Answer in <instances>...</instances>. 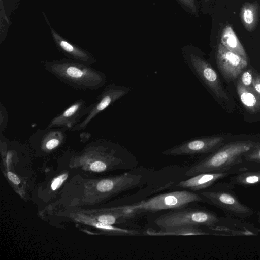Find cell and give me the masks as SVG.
Instances as JSON below:
<instances>
[{
    "instance_id": "obj_1",
    "label": "cell",
    "mask_w": 260,
    "mask_h": 260,
    "mask_svg": "<svg viewBox=\"0 0 260 260\" xmlns=\"http://www.w3.org/2000/svg\"><path fill=\"white\" fill-rule=\"evenodd\" d=\"M145 180L142 174L132 172L93 179L73 178L64 185L57 202L68 208L96 205L140 187Z\"/></svg>"
},
{
    "instance_id": "obj_2",
    "label": "cell",
    "mask_w": 260,
    "mask_h": 260,
    "mask_svg": "<svg viewBox=\"0 0 260 260\" xmlns=\"http://www.w3.org/2000/svg\"><path fill=\"white\" fill-rule=\"evenodd\" d=\"M70 166L93 173L129 169L137 165L135 157L120 144L109 140H96L71 157Z\"/></svg>"
},
{
    "instance_id": "obj_3",
    "label": "cell",
    "mask_w": 260,
    "mask_h": 260,
    "mask_svg": "<svg viewBox=\"0 0 260 260\" xmlns=\"http://www.w3.org/2000/svg\"><path fill=\"white\" fill-rule=\"evenodd\" d=\"M44 66L60 81L79 89H97L107 81L103 72L90 65L70 59L46 62Z\"/></svg>"
},
{
    "instance_id": "obj_4",
    "label": "cell",
    "mask_w": 260,
    "mask_h": 260,
    "mask_svg": "<svg viewBox=\"0 0 260 260\" xmlns=\"http://www.w3.org/2000/svg\"><path fill=\"white\" fill-rule=\"evenodd\" d=\"M259 146V142L247 140L229 143L194 164L185 175L190 177L201 173L229 171L233 166L242 162L245 154Z\"/></svg>"
},
{
    "instance_id": "obj_5",
    "label": "cell",
    "mask_w": 260,
    "mask_h": 260,
    "mask_svg": "<svg viewBox=\"0 0 260 260\" xmlns=\"http://www.w3.org/2000/svg\"><path fill=\"white\" fill-rule=\"evenodd\" d=\"M196 202H203L198 193L182 190L161 193L136 204L116 206L112 208L119 212L136 217L146 213L183 208Z\"/></svg>"
},
{
    "instance_id": "obj_6",
    "label": "cell",
    "mask_w": 260,
    "mask_h": 260,
    "mask_svg": "<svg viewBox=\"0 0 260 260\" xmlns=\"http://www.w3.org/2000/svg\"><path fill=\"white\" fill-rule=\"evenodd\" d=\"M185 207L171 210L160 215L154 220V224L160 228L191 225L211 229L219 221L217 215L211 211Z\"/></svg>"
},
{
    "instance_id": "obj_7",
    "label": "cell",
    "mask_w": 260,
    "mask_h": 260,
    "mask_svg": "<svg viewBox=\"0 0 260 260\" xmlns=\"http://www.w3.org/2000/svg\"><path fill=\"white\" fill-rule=\"evenodd\" d=\"M232 183L218 184L199 191L203 202L214 206L228 214L241 218L251 216L254 213L250 207L242 203L231 190Z\"/></svg>"
},
{
    "instance_id": "obj_8",
    "label": "cell",
    "mask_w": 260,
    "mask_h": 260,
    "mask_svg": "<svg viewBox=\"0 0 260 260\" xmlns=\"http://www.w3.org/2000/svg\"><path fill=\"white\" fill-rule=\"evenodd\" d=\"M183 56L192 73L211 93L218 99H229L217 72L202 54L194 50H187Z\"/></svg>"
},
{
    "instance_id": "obj_9",
    "label": "cell",
    "mask_w": 260,
    "mask_h": 260,
    "mask_svg": "<svg viewBox=\"0 0 260 260\" xmlns=\"http://www.w3.org/2000/svg\"><path fill=\"white\" fill-rule=\"evenodd\" d=\"M131 91L129 87L110 84L104 89L96 100L86 107V114L83 120L70 131H81L86 128L90 122L101 112Z\"/></svg>"
},
{
    "instance_id": "obj_10",
    "label": "cell",
    "mask_w": 260,
    "mask_h": 260,
    "mask_svg": "<svg viewBox=\"0 0 260 260\" xmlns=\"http://www.w3.org/2000/svg\"><path fill=\"white\" fill-rule=\"evenodd\" d=\"M222 136H209L189 139L164 151V155L169 156L193 155L212 153L224 143Z\"/></svg>"
},
{
    "instance_id": "obj_11",
    "label": "cell",
    "mask_w": 260,
    "mask_h": 260,
    "mask_svg": "<svg viewBox=\"0 0 260 260\" xmlns=\"http://www.w3.org/2000/svg\"><path fill=\"white\" fill-rule=\"evenodd\" d=\"M215 62L220 73L227 81L236 79L247 66L248 61L218 44Z\"/></svg>"
},
{
    "instance_id": "obj_12",
    "label": "cell",
    "mask_w": 260,
    "mask_h": 260,
    "mask_svg": "<svg viewBox=\"0 0 260 260\" xmlns=\"http://www.w3.org/2000/svg\"><path fill=\"white\" fill-rule=\"evenodd\" d=\"M86 108L84 100H76L60 114L53 118L47 128H61L65 131H70L79 123L83 116H85Z\"/></svg>"
},
{
    "instance_id": "obj_13",
    "label": "cell",
    "mask_w": 260,
    "mask_h": 260,
    "mask_svg": "<svg viewBox=\"0 0 260 260\" xmlns=\"http://www.w3.org/2000/svg\"><path fill=\"white\" fill-rule=\"evenodd\" d=\"M67 211H68L66 214L67 217H70L71 219H73L76 222L97 229L101 232L102 234L125 236H135L141 234V233L137 230L119 228L92 220L74 208H68Z\"/></svg>"
},
{
    "instance_id": "obj_14",
    "label": "cell",
    "mask_w": 260,
    "mask_h": 260,
    "mask_svg": "<svg viewBox=\"0 0 260 260\" xmlns=\"http://www.w3.org/2000/svg\"><path fill=\"white\" fill-rule=\"evenodd\" d=\"M229 171L199 174L179 182L175 186L199 192L209 188L217 181L228 176Z\"/></svg>"
},
{
    "instance_id": "obj_15",
    "label": "cell",
    "mask_w": 260,
    "mask_h": 260,
    "mask_svg": "<svg viewBox=\"0 0 260 260\" xmlns=\"http://www.w3.org/2000/svg\"><path fill=\"white\" fill-rule=\"evenodd\" d=\"M66 131L61 128H51L36 132L33 135L34 141L41 151L49 153L58 148L66 138Z\"/></svg>"
},
{
    "instance_id": "obj_16",
    "label": "cell",
    "mask_w": 260,
    "mask_h": 260,
    "mask_svg": "<svg viewBox=\"0 0 260 260\" xmlns=\"http://www.w3.org/2000/svg\"><path fill=\"white\" fill-rule=\"evenodd\" d=\"M53 34L58 47L70 59L90 66L95 63V59L87 52L63 40L55 32Z\"/></svg>"
},
{
    "instance_id": "obj_17",
    "label": "cell",
    "mask_w": 260,
    "mask_h": 260,
    "mask_svg": "<svg viewBox=\"0 0 260 260\" xmlns=\"http://www.w3.org/2000/svg\"><path fill=\"white\" fill-rule=\"evenodd\" d=\"M145 234L153 236L214 235L202 230L198 226L191 225L171 226L158 230L149 229L145 231Z\"/></svg>"
},
{
    "instance_id": "obj_18",
    "label": "cell",
    "mask_w": 260,
    "mask_h": 260,
    "mask_svg": "<svg viewBox=\"0 0 260 260\" xmlns=\"http://www.w3.org/2000/svg\"><path fill=\"white\" fill-rule=\"evenodd\" d=\"M237 91L241 103L247 111L252 113L260 111V95L252 86H245L238 80Z\"/></svg>"
},
{
    "instance_id": "obj_19",
    "label": "cell",
    "mask_w": 260,
    "mask_h": 260,
    "mask_svg": "<svg viewBox=\"0 0 260 260\" xmlns=\"http://www.w3.org/2000/svg\"><path fill=\"white\" fill-rule=\"evenodd\" d=\"M260 7L257 2L244 3L240 9V18L243 26L249 32L254 31L259 20Z\"/></svg>"
},
{
    "instance_id": "obj_20",
    "label": "cell",
    "mask_w": 260,
    "mask_h": 260,
    "mask_svg": "<svg viewBox=\"0 0 260 260\" xmlns=\"http://www.w3.org/2000/svg\"><path fill=\"white\" fill-rule=\"evenodd\" d=\"M220 43L228 50L248 61V57L243 46L230 25H226L223 29Z\"/></svg>"
},
{
    "instance_id": "obj_21",
    "label": "cell",
    "mask_w": 260,
    "mask_h": 260,
    "mask_svg": "<svg viewBox=\"0 0 260 260\" xmlns=\"http://www.w3.org/2000/svg\"><path fill=\"white\" fill-rule=\"evenodd\" d=\"M233 185L249 186L260 183V171L243 172L231 179Z\"/></svg>"
},
{
    "instance_id": "obj_22",
    "label": "cell",
    "mask_w": 260,
    "mask_h": 260,
    "mask_svg": "<svg viewBox=\"0 0 260 260\" xmlns=\"http://www.w3.org/2000/svg\"><path fill=\"white\" fill-rule=\"evenodd\" d=\"M68 174L67 173H62L53 179L50 184V189L52 191H56L60 187L64 181L67 179Z\"/></svg>"
},
{
    "instance_id": "obj_23",
    "label": "cell",
    "mask_w": 260,
    "mask_h": 260,
    "mask_svg": "<svg viewBox=\"0 0 260 260\" xmlns=\"http://www.w3.org/2000/svg\"><path fill=\"white\" fill-rule=\"evenodd\" d=\"M253 77V72L251 70L249 69L242 72L240 79L238 80L245 86H251Z\"/></svg>"
},
{
    "instance_id": "obj_24",
    "label": "cell",
    "mask_w": 260,
    "mask_h": 260,
    "mask_svg": "<svg viewBox=\"0 0 260 260\" xmlns=\"http://www.w3.org/2000/svg\"><path fill=\"white\" fill-rule=\"evenodd\" d=\"M243 156L248 161L260 163V146L251 149Z\"/></svg>"
},
{
    "instance_id": "obj_25",
    "label": "cell",
    "mask_w": 260,
    "mask_h": 260,
    "mask_svg": "<svg viewBox=\"0 0 260 260\" xmlns=\"http://www.w3.org/2000/svg\"><path fill=\"white\" fill-rule=\"evenodd\" d=\"M8 121V115L7 110L1 103L0 106V132L2 133L6 128Z\"/></svg>"
},
{
    "instance_id": "obj_26",
    "label": "cell",
    "mask_w": 260,
    "mask_h": 260,
    "mask_svg": "<svg viewBox=\"0 0 260 260\" xmlns=\"http://www.w3.org/2000/svg\"><path fill=\"white\" fill-rule=\"evenodd\" d=\"M182 4L188 9L191 12L196 13L197 7L195 0H179Z\"/></svg>"
},
{
    "instance_id": "obj_27",
    "label": "cell",
    "mask_w": 260,
    "mask_h": 260,
    "mask_svg": "<svg viewBox=\"0 0 260 260\" xmlns=\"http://www.w3.org/2000/svg\"><path fill=\"white\" fill-rule=\"evenodd\" d=\"M252 86L256 91V92L260 95V75H255L253 76Z\"/></svg>"
},
{
    "instance_id": "obj_28",
    "label": "cell",
    "mask_w": 260,
    "mask_h": 260,
    "mask_svg": "<svg viewBox=\"0 0 260 260\" xmlns=\"http://www.w3.org/2000/svg\"><path fill=\"white\" fill-rule=\"evenodd\" d=\"M7 176L8 179L15 185H18L21 183L19 178L12 172L8 171Z\"/></svg>"
},
{
    "instance_id": "obj_29",
    "label": "cell",
    "mask_w": 260,
    "mask_h": 260,
    "mask_svg": "<svg viewBox=\"0 0 260 260\" xmlns=\"http://www.w3.org/2000/svg\"><path fill=\"white\" fill-rule=\"evenodd\" d=\"M257 215L258 218V221L260 224V210L257 212Z\"/></svg>"
},
{
    "instance_id": "obj_30",
    "label": "cell",
    "mask_w": 260,
    "mask_h": 260,
    "mask_svg": "<svg viewBox=\"0 0 260 260\" xmlns=\"http://www.w3.org/2000/svg\"><path fill=\"white\" fill-rule=\"evenodd\" d=\"M205 2L208 1L209 0H204Z\"/></svg>"
}]
</instances>
